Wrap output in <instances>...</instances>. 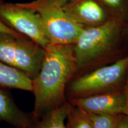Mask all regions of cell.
Masks as SVG:
<instances>
[{
    "label": "cell",
    "instance_id": "obj_12",
    "mask_svg": "<svg viewBox=\"0 0 128 128\" xmlns=\"http://www.w3.org/2000/svg\"><path fill=\"white\" fill-rule=\"evenodd\" d=\"M66 119V128H93L89 113L77 107L71 108Z\"/></svg>",
    "mask_w": 128,
    "mask_h": 128
},
{
    "label": "cell",
    "instance_id": "obj_1",
    "mask_svg": "<svg viewBox=\"0 0 128 128\" xmlns=\"http://www.w3.org/2000/svg\"><path fill=\"white\" fill-rule=\"evenodd\" d=\"M39 74L32 80L34 106L33 120L62 105L68 81L77 70L74 44H49Z\"/></svg>",
    "mask_w": 128,
    "mask_h": 128
},
{
    "label": "cell",
    "instance_id": "obj_6",
    "mask_svg": "<svg viewBox=\"0 0 128 128\" xmlns=\"http://www.w3.org/2000/svg\"><path fill=\"white\" fill-rule=\"evenodd\" d=\"M0 21L44 49L50 44L39 14L21 3L0 4Z\"/></svg>",
    "mask_w": 128,
    "mask_h": 128
},
{
    "label": "cell",
    "instance_id": "obj_7",
    "mask_svg": "<svg viewBox=\"0 0 128 128\" xmlns=\"http://www.w3.org/2000/svg\"><path fill=\"white\" fill-rule=\"evenodd\" d=\"M126 102L124 88L71 100L73 105L89 114L114 116L124 113Z\"/></svg>",
    "mask_w": 128,
    "mask_h": 128
},
{
    "label": "cell",
    "instance_id": "obj_11",
    "mask_svg": "<svg viewBox=\"0 0 128 128\" xmlns=\"http://www.w3.org/2000/svg\"><path fill=\"white\" fill-rule=\"evenodd\" d=\"M71 108L68 104L60 105L39 119L33 120L30 128H66L65 121Z\"/></svg>",
    "mask_w": 128,
    "mask_h": 128
},
{
    "label": "cell",
    "instance_id": "obj_20",
    "mask_svg": "<svg viewBox=\"0 0 128 128\" xmlns=\"http://www.w3.org/2000/svg\"></svg>",
    "mask_w": 128,
    "mask_h": 128
},
{
    "label": "cell",
    "instance_id": "obj_16",
    "mask_svg": "<svg viewBox=\"0 0 128 128\" xmlns=\"http://www.w3.org/2000/svg\"><path fill=\"white\" fill-rule=\"evenodd\" d=\"M124 90L126 95V108L124 111V114H126L128 116V72L126 76L124 86Z\"/></svg>",
    "mask_w": 128,
    "mask_h": 128
},
{
    "label": "cell",
    "instance_id": "obj_13",
    "mask_svg": "<svg viewBox=\"0 0 128 128\" xmlns=\"http://www.w3.org/2000/svg\"><path fill=\"white\" fill-rule=\"evenodd\" d=\"M93 128H114L116 115L90 114Z\"/></svg>",
    "mask_w": 128,
    "mask_h": 128
},
{
    "label": "cell",
    "instance_id": "obj_15",
    "mask_svg": "<svg viewBox=\"0 0 128 128\" xmlns=\"http://www.w3.org/2000/svg\"><path fill=\"white\" fill-rule=\"evenodd\" d=\"M114 128H128V116L124 113L116 115Z\"/></svg>",
    "mask_w": 128,
    "mask_h": 128
},
{
    "label": "cell",
    "instance_id": "obj_5",
    "mask_svg": "<svg viewBox=\"0 0 128 128\" xmlns=\"http://www.w3.org/2000/svg\"><path fill=\"white\" fill-rule=\"evenodd\" d=\"M128 72V55L76 78L70 86V93L76 98L119 89Z\"/></svg>",
    "mask_w": 128,
    "mask_h": 128
},
{
    "label": "cell",
    "instance_id": "obj_10",
    "mask_svg": "<svg viewBox=\"0 0 128 128\" xmlns=\"http://www.w3.org/2000/svg\"><path fill=\"white\" fill-rule=\"evenodd\" d=\"M0 86L7 89H18L32 92L31 78L20 70L0 60Z\"/></svg>",
    "mask_w": 128,
    "mask_h": 128
},
{
    "label": "cell",
    "instance_id": "obj_9",
    "mask_svg": "<svg viewBox=\"0 0 128 128\" xmlns=\"http://www.w3.org/2000/svg\"><path fill=\"white\" fill-rule=\"evenodd\" d=\"M8 90L0 86V122H4L14 128H30L32 114L18 108Z\"/></svg>",
    "mask_w": 128,
    "mask_h": 128
},
{
    "label": "cell",
    "instance_id": "obj_17",
    "mask_svg": "<svg viewBox=\"0 0 128 128\" xmlns=\"http://www.w3.org/2000/svg\"><path fill=\"white\" fill-rule=\"evenodd\" d=\"M0 32H5V33H12V34H17V32L14 31V30L11 29L7 26L5 25L1 21H0Z\"/></svg>",
    "mask_w": 128,
    "mask_h": 128
},
{
    "label": "cell",
    "instance_id": "obj_19",
    "mask_svg": "<svg viewBox=\"0 0 128 128\" xmlns=\"http://www.w3.org/2000/svg\"><path fill=\"white\" fill-rule=\"evenodd\" d=\"M4 2V1H3V0H0V4H2V3H3Z\"/></svg>",
    "mask_w": 128,
    "mask_h": 128
},
{
    "label": "cell",
    "instance_id": "obj_2",
    "mask_svg": "<svg viewBox=\"0 0 128 128\" xmlns=\"http://www.w3.org/2000/svg\"><path fill=\"white\" fill-rule=\"evenodd\" d=\"M121 19L113 18L102 24L85 28L74 44L78 68L91 65L112 51L119 40Z\"/></svg>",
    "mask_w": 128,
    "mask_h": 128
},
{
    "label": "cell",
    "instance_id": "obj_3",
    "mask_svg": "<svg viewBox=\"0 0 128 128\" xmlns=\"http://www.w3.org/2000/svg\"><path fill=\"white\" fill-rule=\"evenodd\" d=\"M44 49L28 37L0 32V60L22 71L33 80L39 74Z\"/></svg>",
    "mask_w": 128,
    "mask_h": 128
},
{
    "label": "cell",
    "instance_id": "obj_4",
    "mask_svg": "<svg viewBox=\"0 0 128 128\" xmlns=\"http://www.w3.org/2000/svg\"><path fill=\"white\" fill-rule=\"evenodd\" d=\"M21 4L39 14L50 44H74L86 28L73 20L62 7L51 0H34Z\"/></svg>",
    "mask_w": 128,
    "mask_h": 128
},
{
    "label": "cell",
    "instance_id": "obj_18",
    "mask_svg": "<svg viewBox=\"0 0 128 128\" xmlns=\"http://www.w3.org/2000/svg\"><path fill=\"white\" fill-rule=\"evenodd\" d=\"M51 1L55 2L57 5H58L60 7H64L66 5L70 4V3L74 2V1H76V0H51Z\"/></svg>",
    "mask_w": 128,
    "mask_h": 128
},
{
    "label": "cell",
    "instance_id": "obj_14",
    "mask_svg": "<svg viewBox=\"0 0 128 128\" xmlns=\"http://www.w3.org/2000/svg\"><path fill=\"white\" fill-rule=\"evenodd\" d=\"M102 1L107 7L119 14L120 18L121 16L124 15L123 14L126 12V0H102Z\"/></svg>",
    "mask_w": 128,
    "mask_h": 128
},
{
    "label": "cell",
    "instance_id": "obj_8",
    "mask_svg": "<svg viewBox=\"0 0 128 128\" xmlns=\"http://www.w3.org/2000/svg\"><path fill=\"white\" fill-rule=\"evenodd\" d=\"M62 8L73 20L84 27L96 26L108 20L106 11L98 0H76Z\"/></svg>",
    "mask_w": 128,
    "mask_h": 128
}]
</instances>
